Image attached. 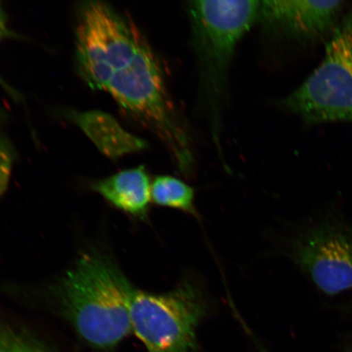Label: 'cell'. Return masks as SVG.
Here are the masks:
<instances>
[{
	"label": "cell",
	"mask_w": 352,
	"mask_h": 352,
	"mask_svg": "<svg viewBox=\"0 0 352 352\" xmlns=\"http://www.w3.org/2000/svg\"><path fill=\"white\" fill-rule=\"evenodd\" d=\"M132 332L148 352H197V329L208 305L201 290L184 280L171 292L153 294L130 283Z\"/></svg>",
	"instance_id": "cell-5"
},
{
	"label": "cell",
	"mask_w": 352,
	"mask_h": 352,
	"mask_svg": "<svg viewBox=\"0 0 352 352\" xmlns=\"http://www.w3.org/2000/svg\"><path fill=\"white\" fill-rule=\"evenodd\" d=\"M151 199L154 204L175 209L197 217L195 192L191 186L170 175H160L154 179L151 186Z\"/></svg>",
	"instance_id": "cell-10"
},
{
	"label": "cell",
	"mask_w": 352,
	"mask_h": 352,
	"mask_svg": "<svg viewBox=\"0 0 352 352\" xmlns=\"http://www.w3.org/2000/svg\"><path fill=\"white\" fill-rule=\"evenodd\" d=\"M72 117L98 151L111 160L142 151L148 146L144 140L123 129L107 113L90 110L74 113Z\"/></svg>",
	"instance_id": "cell-9"
},
{
	"label": "cell",
	"mask_w": 352,
	"mask_h": 352,
	"mask_svg": "<svg viewBox=\"0 0 352 352\" xmlns=\"http://www.w3.org/2000/svg\"><path fill=\"white\" fill-rule=\"evenodd\" d=\"M263 352H266V351H263Z\"/></svg>",
	"instance_id": "cell-14"
},
{
	"label": "cell",
	"mask_w": 352,
	"mask_h": 352,
	"mask_svg": "<svg viewBox=\"0 0 352 352\" xmlns=\"http://www.w3.org/2000/svg\"><path fill=\"white\" fill-rule=\"evenodd\" d=\"M280 104L307 126L352 124V6L325 42L318 67Z\"/></svg>",
	"instance_id": "cell-4"
},
{
	"label": "cell",
	"mask_w": 352,
	"mask_h": 352,
	"mask_svg": "<svg viewBox=\"0 0 352 352\" xmlns=\"http://www.w3.org/2000/svg\"><path fill=\"white\" fill-rule=\"evenodd\" d=\"M7 33L6 16L4 14L3 8L0 6V42H1L3 37L6 36Z\"/></svg>",
	"instance_id": "cell-13"
},
{
	"label": "cell",
	"mask_w": 352,
	"mask_h": 352,
	"mask_svg": "<svg viewBox=\"0 0 352 352\" xmlns=\"http://www.w3.org/2000/svg\"><path fill=\"white\" fill-rule=\"evenodd\" d=\"M151 178L144 166L122 170L95 183L92 188L114 208L131 217L147 218L151 199Z\"/></svg>",
	"instance_id": "cell-8"
},
{
	"label": "cell",
	"mask_w": 352,
	"mask_h": 352,
	"mask_svg": "<svg viewBox=\"0 0 352 352\" xmlns=\"http://www.w3.org/2000/svg\"><path fill=\"white\" fill-rule=\"evenodd\" d=\"M130 281L104 255L85 252L52 286L60 314L78 336L99 349H110L132 332Z\"/></svg>",
	"instance_id": "cell-2"
},
{
	"label": "cell",
	"mask_w": 352,
	"mask_h": 352,
	"mask_svg": "<svg viewBox=\"0 0 352 352\" xmlns=\"http://www.w3.org/2000/svg\"><path fill=\"white\" fill-rule=\"evenodd\" d=\"M346 1L265 0L258 22L276 36L299 43L327 41L345 12Z\"/></svg>",
	"instance_id": "cell-7"
},
{
	"label": "cell",
	"mask_w": 352,
	"mask_h": 352,
	"mask_svg": "<svg viewBox=\"0 0 352 352\" xmlns=\"http://www.w3.org/2000/svg\"><path fill=\"white\" fill-rule=\"evenodd\" d=\"M13 164V154L4 140L0 139V198L10 183Z\"/></svg>",
	"instance_id": "cell-12"
},
{
	"label": "cell",
	"mask_w": 352,
	"mask_h": 352,
	"mask_svg": "<svg viewBox=\"0 0 352 352\" xmlns=\"http://www.w3.org/2000/svg\"><path fill=\"white\" fill-rule=\"evenodd\" d=\"M259 6L261 1L256 0L188 3L200 100L219 156H223L222 120L228 74L237 45L258 22Z\"/></svg>",
	"instance_id": "cell-3"
},
{
	"label": "cell",
	"mask_w": 352,
	"mask_h": 352,
	"mask_svg": "<svg viewBox=\"0 0 352 352\" xmlns=\"http://www.w3.org/2000/svg\"><path fill=\"white\" fill-rule=\"evenodd\" d=\"M76 58L87 85L111 96L161 140L182 173H190V136L160 60L134 22L103 2L83 3L77 16Z\"/></svg>",
	"instance_id": "cell-1"
},
{
	"label": "cell",
	"mask_w": 352,
	"mask_h": 352,
	"mask_svg": "<svg viewBox=\"0 0 352 352\" xmlns=\"http://www.w3.org/2000/svg\"><path fill=\"white\" fill-rule=\"evenodd\" d=\"M290 254L324 294L352 289V228L340 219H324L302 232Z\"/></svg>",
	"instance_id": "cell-6"
},
{
	"label": "cell",
	"mask_w": 352,
	"mask_h": 352,
	"mask_svg": "<svg viewBox=\"0 0 352 352\" xmlns=\"http://www.w3.org/2000/svg\"><path fill=\"white\" fill-rule=\"evenodd\" d=\"M0 352H52L32 334L0 318Z\"/></svg>",
	"instance_id": "cell-11"
}]
</instances>
